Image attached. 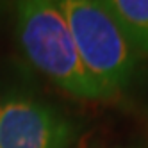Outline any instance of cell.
Masks as SVG:
<instances>
[{"mask_svg": "<svg viewBox=\"0 0 148 148\" xmlns=\"http://www.w3.org/2000/svg\"><path fill=\"white\" fill-rule=\"evenodd\" d=\"M16 32L27 59L57 88L79 100H107L82 64L59 2H20Z\"/></svg>", "mask_w": 148, "mask_h": 148, "instance_id": "1", "label": "cell"}, {"mask_svg": "<svg viewBox=\"0 0 148 148\" xmlns=\"http://www.w3.org/2000/svg\"><path fill=\"white\" fill-rule=\"evenodd\" d=\"M80 61L105 97L112 98L130 84L137 52L98 0L59 2Z\"/></svg>", "mask_w": 148, "mask_h": 148, "instance_id": "2", "label": "cell"}, {"mask_svg": "<svg viewBox=\"0 0 148 148\" xmlns=\"http://www.w3.org/2000/svg\"><path fill=\"white\" fill-rule=\"evenodd\" d=\"M75 129L59 111L32 98L0 103V148H68Z\"/></svg>", "mask_w": 148, "mask_h": 148, "instance_id": "3", "label": "cell"}, {"mask_svg": "<svg viewBox=\"0 0 148 148\" xmlns=\"http://www.w3.org/2000/svg\"><path fill=\"white\" fill-rule=\"evenodd\" d=\"M137 56L148 57V0H103Z\"/></svg>", "mask_w": 148, "mask_h": 148, "instance_id": "4", "label": "cell"}]
</instances>
